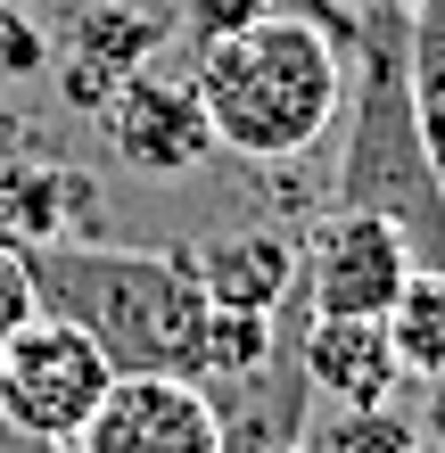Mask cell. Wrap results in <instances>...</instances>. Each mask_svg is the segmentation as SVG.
I'll list each match as a JSON object with an SVG mask.
<instances>
[{
  "instance_id": "1",
  "label": "cell",
  "mask_w": 445,
  "mask_h": 453,
  "mask_svg": "<svg viewBox=\"0 0 445 453\" xmlns=\"http://www.w3.org/2000/svg\"><path fill=\"white\" fill-rule=\"evenodd\" d=\"M190 83L215 124V157H248V165L305 157L347 108V58H338L330 25L297 9H256L206 34Z\"/></svg>"
},
{
  "instance_id": "2",
  "label": "cell",
  "mask_w": 445,
  "mask_h": 453,
  "mask_svg": "<svg viewBox=\"0 0 445 453\" xmlns=\"http://www.w3.org/2000/svg\"><path fill=\"white\" fill-rule=\"evenodd\" d=\"M42 313L74 322L108 371H181L198 380V338H206V288L190 256L157 248H108V239H50L25 248Z\"/></svg>"
},
{
  "instance_id": "3",
  "label": "cell",
  "mask_w": 445,
  "mask_h": 453,
  "mask_svg": "<svg viewBox=\"0 0 445 453\" xmlns=\"http://www.w3.org/2000/svg\"><path fill=\"white\" fill-rule=\"evenodd\" d=\"M404 17L412 0H355V74H347V149H338L330 206L387 215L421 264H445V181L429 165L421 108L404 66Z\"/></svg>"
},
{
  "instance_id": "4",
  "label": "cell",
  "mask_w": 445,
  "mask_h": 453,
  "mask_svg": "<svg viewBox=\"0 0 445 453\" xmlns=\"http://www.w3.org/2000/svg\"><path fill=\"white\" fill-rule=\"evenodd\" d=\"M412 239L372 206H322L297 239V297L305 313H387L412 280Z\"/></svg>"
},
{
  "instance_id": "5",
  "label": "cell",
  "mask_w": 445,
  "mask_h": 453,
  "mask_svg": "<svg viewBox=\"0 0 445 453\" xmlns=\"http://www.w3.org/2000/svg\"><path fill=\"white\" fill-rule=\"evenodd\" d=\"M108 380H116L108 355L74 322H58V313H34V322L0 346V412L17 429H34V437H58V445H74V429L91 420Z\"/></svg>"
},
{
  "instance_id": "6",
  "label": "cell",
  "mask_w": 445,
  "mask_h": 453,
  "mask_svg": "<svg viewBox=\"0 0 445 453\" xmlns=\"http://www.w3.org/2000/svg\"><path fill=\"white\" fill-rule=\"evenodd\" d=\"M66 453H223V412L181 371H116Z\"/></svg>"
},
{
  "instance_id": "7",
  "label": "cell",
  "mask_w": 445,
  "mask_h": 453,
  "mask_svg": "<svg viewBox=\"0 0 445 453\" xmlns=\"http://www.w3.org/2000/svg\"><path fill=\"white\" fill-rule=\"evenodd\" d=\"M99 116H108V141L133 173H190V165L215 157V124H206V99H198L190 74H149L141 66V74L116 83V99Z\"/></svg>"
},
{
  "instance_id": "8",
  "label": "cell",
  "mask_w": 445,
  "mask_h": 453,
  "mask_svg": "<svg viewBox=\"0 0 445 453\" xmlns=\"http://www.w3.org/2000/svg\"><path fill=\"white\" fill-rule=\"evenodd\" d=\"M297 371L322 404L355 412V404H387L404 388V363L387 346V322L380 313H305L297 330Z\"/></svg>"
},
{
  "instance_id": "9",
  "label": "cell",
  "mask_w": 445,
  "mask_h": 453,
  "mask_svg": "<svg viewBox=\"0 0 445 453\" xmlns=\"http://www.w3.org/2000/svg\"><path fill=\"white\" fill-rule=\"evenodd\" d=\"M99 215L91 181L58 165V157H25L0 149V239L9 248H50V239H83V223Z\"/></svg>"
},
{
  "instance_id": "10",
  "label": "cell",
  "mask_w": 445,
  "mask_h": 453,
  "mask_svg": "<svg viewBox=\"0 0 445 453\" xmlns=\"http://www.w3.org/2000/svg\"><path fill=\"white\" fill-rule=\"evenodd\" d=\"M190 273L206 288V305H231V313H280L297 288V239L289 231H215L206 248H190Z\"/></svg>"
},
{
  "instance_id": "11",
  "label": "cell",
  "mask_w": 445,
  "mask_h": 453,
  "mask_svg": "<svg viewBox=\"0 0 445 453\" xmlns=\"http://www.w3.org/2000/svg\"><path fill=\"white\" fill-rule=\"evenodd\" d=\"M165 42V25H157L149 9H124V0H108V9H83L74 17V66H66V108H108L124 74L149 66V50Z\"/></svg>"
},
{
  "instance_id": "12",
  "label": "cell",
  "mask_w": 445,
  "mask_h": 453,
  "mask_svg": "<svg viewBox=\"0 0 445 453\" xmlns=\"http://www.w3.org/2000/svg\"><path fill=\"white\" fill-rule=\"evenodd\" d=\"M380 322H387L404 380H445V264H412V280L396 288V305Z\"/></svg>"
},
{
  "instance_id": "13",
  "label": "cell",
  "mask_w": 445,
  "mask_h": 453,
  "mask_svg": "<svg viewBox=\"0 0 445 453\" xmlns=\"http://www.w3.org/2000/svg\"><path fill=\"white\" fill-rule=\"evenodd\" d=\"M404 66H412V108H421L429 165L445 181V0H412V17H404Z\"/></svg>"
},
{
  "instance_id": "14",
  "label": "cell",
  "mask_w": 445,
  "mask_h": 453,
  "mask_svg": "<svg viewBox=\"0 0 445 453\" xmlns=\"http://www.w3.org/2000/svg\"><path fill=\"white\" fill-rule=\"evenodd\" d=\"M322 453H429V437H421V420H404L387 404H355L322 429Z\"/></svg>"
},
{
  "instance_id": "15",
  "label": "cell",
  "mask_w": 445,
  "mask_h": 453,
  "mask_svg": "<svg viewBox=\"0 0 445 453\" xmlns=\"http://www.w3.org/2000/svg\"><path fill=\"white\" fill-rule=\"evenodd\" d=\"M34 313H42V297H34V264H25V248H9V239H0V346L34 322Z\"/></svg>"
},
{
  "instance_id": "16",
  "label": "cell",
  "mask_w": 445,
  "mask_h": 453,
  "mask_svg": "<svg viewBox=\"0 0 445 453\" xmlns=\"http://www.w3.org/2000/svg\"><path fill=\"white\" fill-rule=\"evenodd\" d=\"M42 66V34L25 17H0V74H34Z\"/></svg>"
},
{
  "instance_id": "17",
  "label": "cell",
  "mask_w": 445,
  "mask_h": 453,
  "mask_svg": "<svg viewBox=\"0 0 445 453\" xmlns=\"http://www.w3.org/2000/svg\"><path fill=\"white\" fill-rule=\"evenodd\" d=\"M429 395H421V437H429V453H445V380H421Z\"/></svg>"
},
{
  "instance_id": "18",
  "label": "cell",
  "mask_w": 445,
  "mask_h": 453,
  "mask_svg": "<svg viewBox=\"0 0 445 453\" xmlns=\"http://www.w3.org/2000/svg\"><path fill=\"white\" fill-rule=\"evenodd\" d=\"M0 453H66L58 437H34V429H17L9 412H0Z\"/></svg>"
},
{
  "instance_id": "19",
  "label": "cell",
  "mask_w": 445,
  "mask_h": 453,
  "mask_svg": "<svg viewBox=\"0 0 445 453\" xmlns=\"http://www.w3.org/2000/svg\"><path fill=\"white\" fill-rule=\"evenodd\" d=\"M272 453H313V445H272Z\"/></svg>"
}]
</instances>
